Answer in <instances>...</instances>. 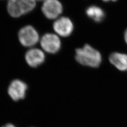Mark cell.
Instances as JSON below:
<instances>
[{
	"label": "cell",
	"mask_w": 127,
	"mask_h": 127,
	"mask_svg": "<svg viewBox=\"0 0 127 127\" xmlns=\"http://www.w3.org/2000/svg\"><path fill=\"white\" fill-rule=\"evenodd\" d=\"M75 58L81 65L92 68L99 67L102 61L100 52L89 44L76 49Z\"/></svg>",
	"instance_id": "obj_1"
},
{
	"label": "cell",
	"mask_w": 127,
	"mask_h": 127,
	"mask_svg": "<svg viewBox=\"0 0 127 127\" xmlns=\"http://www.w3.org/2000/svg\"><path fill=\"white\" fill-rule=\"evenodd\" d=\"M36 6L35 0H9L7 10L13 18H19L32 11Z\"/></svg>",
	"instance_id": "obj_2"
},
{
	"label": "cell",
	"mask_w": 127,
	"mask_h": 127,
	"mask_svg": "<svg viewBox=\"0 0 127 127\" xmlns=\"http://www.w3.org/2000/svg\"><path fill=\"white\" fill-rule=\"evenodd\" d=\"M18 39L24 47H31L35 45L39 40V35L36 30L32 26L22 27L18 32Z\"/></svg>",
	"instance_id": "obj_3"
},
{
	"label": "cell",
	"mask_w": 127,
	"mask_h": 127,
	"mask_svg": "<svg viewBox=\"0 0 127 127\" xmlns=\"http://www.w3.org/2000/svg\"><path fill=\"white\" fill-rule=\"evenodd\" d=\"M63 9V5L59 0H45L41 7L42 13L49 19L58 18Z\"/></svg>",
	"instance_id": "obj_4"
},
{
	"label": "cell",
	"mask_w": 127,
	"mask_h": 127,
	"mask_svg": "<svg viewBox=\"0 0 127 127\" xmlns=\"http://www.w3.org/2000/svg\"><path fill=\"white\" fill-rule=\"evenodd\" d=\"M41 45L43 50L50 54L59 52L61 46L59 37L51 33H47L41 37Z\"/></svg>",
	"instance_id": "obj_5"
},
{
	"label": "cell",
	"mask_w": 127,
	"mask_h": 127,
	"mask_svg": "<svg viewBox=\"0 0 127 127\" xmlns=\"http://www.w3.org/2000/svg\"><path fill=\"white\" fill-rule=\"evenodd\" d=\"M53 29L59 35L65 37L70 36L73 30V24L69 18L62 17L57 19L53 24Z\"/></svg>",
	"instance_id": "obj_6"
},
{
	"label": "cell",
	"mask_w": 127,
	"mask_h": 127,
	"mask_svg": "<svg viewBox=\"0 0 127 127\" xmlns=\"http://www.w3.org/2000/svg\"><path fill=\"white\" fill-rule=\"evenodd\" d=\"M27 89L26 83L21 80H15L9 85L8 91L11 98L14 101H17L25 98Z\"/></svg>",
	"instance_id": "obj_7"
},
{
	"label": "cell",
	"mask_w": 127,
	"mask_h": 127,
	"mask_svg": "<svg viewBox=\"0 0 127 127\" xmlns=\"http://www.w3.org/2000/svg\"><path fill=\"white\" fill-rule=\"evenodd\" d=\"M25 59L30 66L35 68L44 62L45 55L41 50L33 48L27 51L25 55Z\"/></svg>",
	"instance_id": "obj_8"
},
{
	"label": "cell",
	"mask_w": 127,
	"mask_h": 127,
	"mask_svg": "<svg viewBox=\"0 0 127 127\" xmlns=\"http://www.w3.org/2000/svg\"><path fill=\"white\" fill-rule=\"evenodd\" d=\"M110 62L119 71H127V54L119 52L111 53L109 57Z\"/></svg>",
	"instance_id": "obj_9"
},
{
	"label": "cell",
	"mask_w": 127,
	"mask_h": 127,
	"mask_svg": "<svg viewBox=\"0 0 127 127\" xmlns=\"http://www.w3.org/2000/svg\"><path fill=\"white\" fill-rule=\"evenodd\" d=\"M86 13L89 18L97 23L103 21L105 17L104 10L95 5L89 6L86 10Z\"/></svg>",
	"instance_id": "obj_10"
},
{
	"label": "cell",
	"mask_w": 127,
	"mask_h": 127,
	"mask_svg": "<svg viewBox=\"0 0 127 127\" xmlns=\"http://www.w3.org/2000/svg\"><path fill=\"white\" fill-rule=\"evenodd\" d=\"M124 38L125 41L127 45V28L125 31L124 33Z\"/></svg>",
	"instance_id": "obj_11"
},
{
	"label": "cell",
	"mask_w": 127,
	"mask_h": 127,
	"mask_svg": "<svg viewBox=\"0 0 127 127\" xmlns=\"http://www.w3.org/2000/svg\"><path fill=\"white\" fill-rule=\"evenodd\" d=\"M3 127H15V126L11 124H7L6 125H5V126H4Z\"/></svg>",
	"instance_id": "obj_12"
},
{
	"label": "cell",
	"mask_w": 127,
	"mask_h": 127,
	"mask_svg": "<svg viewBox=\"0 0 127 127\" xmlns=\"http://www.w3.org/2000/svg\"><path fill=\"white\" fill-rule=\"evenodd\" d=\"M104 2H109V1H116L117 0H102Z\"/></svg>",
	"instance_id": "obj_13"
},
{
	"label": "cell",
	"mask_w": 127,
	"mask_h": 127,
	"mask_svg": "<svg viewBox=\"0 0 127 127\" xmlns=\"http://www.w3.org/2000/svg\"><path fill=\"white\" fill-rule=\"evenodd\" d=\"M38 0V1H41V0Z\"/></svg>",
	"instance_id": "obj_14"
}]
</instances>
